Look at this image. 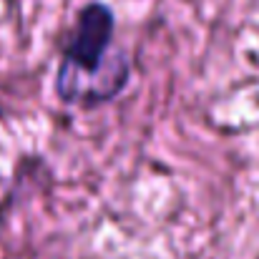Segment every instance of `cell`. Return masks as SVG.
<instances>
[{
    "label": "cell",
    "instance_id": "cell-1",
    "mask_svg": "<svg viewBox=\"0 0 259 259\" xmlns=\"http://www.w3.org/2000/svg\"><path fill=\"white\" fill-rule=\"evenodd\" d=\"M111 38H113L111 10L101 3H91L88 8H83L78 15V23L63 48V66L58 71V83L76 78L78 73H86L83 78H96V73L103 68ZM73 88H71V93H73ZM71 93L66 96V101L71 98Z\"/></svg>",
    "mask_w": 259,
    "mask_h": 259
}]
</instances>
